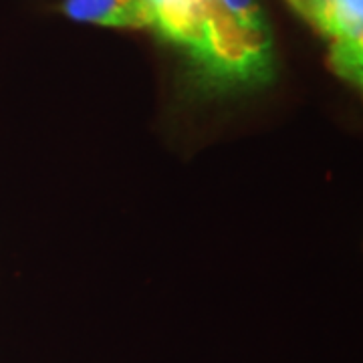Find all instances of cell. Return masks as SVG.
I'll return each instance as SVG.
<instances>
[{
  "mask_svg": "<svg viewBox=\"0 0 363 363\" xmlns=\"http://www.w3.org/2000/svg\"><path fill=\"white\" fill-rule=\"evenodd\" d=\"M313 26L331 43V69L353 87H362L363 0H323Z\"/></svg>",
  "mask_w": 363,
  "mask_h": 363,
  "instance_id": "obj_2",
  "label": "cell"
},
{
  "mask_svg": "<svg viewBox=\"0 0 363 363\" xmlns=\"http://www.w3.org/2000/svg\"><path fill=\"white\" fill-rule=\"evenodd\" d=\"M150 28L162 40L184 52L192 33V0H143Z\"/></svg>",
  "mask_w": 363,
  "mask_h": 363,
  "instance_id": "obj_4",
  "label": "cell"
},
{
  "mask_svg": "<svg viewBox=\"0 0 363 363\" xmlns=\"http://www.w3.org/2000/svg\"><path fill=\"white\" fill-rule=\"evenodd\" d=\"M182 55L210 93L260 89L274 79V43L260 0H192Z\"/></svg>",
  "mask_w": 363,
  "mask_h": 363,
  "instance_id": "obj_1",
  "label": "cell"
},
{
  "mask_svg": "<svg viewBox=\"0 0 363 363\" xmlns=\"http://www.w3.org/2000/svg\"><path fill=\"white\" fill-rule=\"evenodd\" d=\"M63 13L77 23L111 28H150L143 0H65Z\"/></svg>",
  "mask_w": 363,
  "mask_h": 363,
  "instance_id": "obj_3",
  "label": "cell"
},
{
  "mask_svg": "<svg viewBox=\"0 0 363 363\" xmlns=\"http://www.w3.org/2000/svg\"><path fill=\"white\" fill-rule=\"evenodd\" d=\"M293 9H295V13H298L305 21H309V23H315V18H317V13H319V9H321V2L323 0H286Z\"/></svg>",
  "mask_w": 363,
  "mask_h": 363,
  "instance_id": "obj_5",
  "label": "cell"
}]
</instances>
